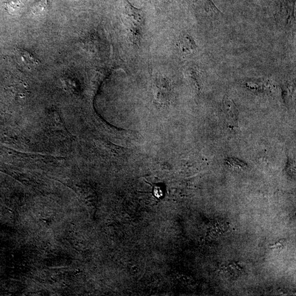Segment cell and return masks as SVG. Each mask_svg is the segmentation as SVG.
<instances>
[{
	"label": "cell",
	"mask_w": 296,
	"mask_h": 296,
	"mask_svg": "<svg viewBox=\"0 0 296 296\" xmlns=\"http://www.w3.org/2000/svg\"><path fill=\"white\" fill-rule=\"evenodd\" d=\"M124 21L130 41L139 45L143 37L145 16L142 9L137 8L129 0H124Z\"/></svg>",
	"instance_id": "6da1fadb"
},
{
	"label": "cell",
	"mask_w": 296,
	"mask_h": 296,
	"mask_svg": "<svg viewBox=\"0 0 296 296\" xmlns=\"http://www.w3.org/2000/svg\"><path fill=\"white\" fill-rule=\"evenodd\" d=\"M171 91L170 83L168 78L160 73L156 74L153 79V93L156 102L161 105L168 104Z\"/></svg>",
	"instance_id": "7a4b0ae2"
},
{
	"label": "cell",
	"mask_w": 296,
	"mask_h": 296,
	"mask_svg": "<svg viewBox=\"0 0 296 296\" xmlns=\"http://www.w3.org/2000/svg\"><path fill=\"white\" fill-rule=\"evenodd\" d=\"M190 4L198 11L208 14L219 15L222 13L211 0H187Z\"/></svg>",
	"instance_id": "3957f363"
},
{
	"label": "cell",
	"mask_w": 296,
	"mask_h": 296,
	"mask_svg": "<svg viewBox=\"0 0 296 296\" xmlns=\"http://www.w3.org/2000/svg\"><path fill=\"white\" fill-rule=\"evenodd\" d=\"M178 47L180 52L185 55L193 53L197 50L196 41L189 34L181 36L178 42Z\"/></svg>",
	"instance_id": "277c9868"
},
{
	"label": "cell",
	"mask_w": 296,
	"mask_h": 296,
	"mask_svg": "<svg viewBox=\"0 0 296 296\" xmlns=\"http://www.w3.org/2000/svg\"><path fill=\"white\" fill-rule=\"evenodd\" d=\"M222 109L228 122L234 124L237 121V111L233 101L225 98L223 100Z\"/></svg>",
	"instance_id": "5b68a950"
},
{
	"label": "cell",
	"mask_w": 296,
	"mask_h": 296,
	"mask_svg": "<svg viewBox=\"0 0 296 296\" xmlns=\"http://www.w3.org/2000/svg\"><path fill=\"white\" fill-rule=\"evenodd\" d=\"M20 55L21 60L28 68L33 69L39 66L40 62L39 60L35 59L32 54L28 52L26 50H21Z\"/></svg>",
	"instance_id": "8992f818"
},
{
	"label": "cell",
	"mask_w": 296,
	"mask_h": 296,
	"mask_svg": "<svg viewBox=\"0 0 296 296\" xmlns=\"http://www.w3.org/2000/svg\"><path fill=\"white\" fill-rule=\"evenodd\" d=\"M153 196L157 200H161L164 198L165 186L162 183L154 184L152 185Z\"/></svg>",
	"instance_id": "52a82bcc"
},
{
	"label": "cell",
	"mask_w": 296,
	"mask_h": 296,
	"mask_svg": "<svg viewBox=\"0 0 296 296\" xmlns=\"http://www.w3.org/2000/svg\"><path fill=\"white\" fill-rule=\"evenodd\" d=\"M47 7V2L41 0L34 5L32 11L35 14H42L46 11Z\"/></svg>",
	"instance_id": "ba28073f"
},
{
	"label": "cell",
	"mask_w": 296,
	"mask_h": 296,
	"mask_svg": "<svg viewBox=\"0 0 296 296\" xmlns=\"http://www.w3.org/2000/svg\"><path fill=\"white\" fill-rule=\"evenodd\" d=\"M153 1L157 4L160 5L167 4L169 3V0H153Z\"/></svg>",
	"instance_id": "9c48e42d"
}]
</instances>
